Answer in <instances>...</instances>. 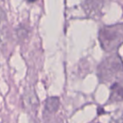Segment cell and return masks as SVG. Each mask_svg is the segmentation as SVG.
Wrapping results in <instances>:
<instances>
[{"label": "cell", "mask_w": 123, "mask_h": 123, "mask_svg": "<svg viewBox=\"0 0 123 123\" xmlns=\"http://www.w3.org/2000/svg\"><path fill=\"white\" fill-rule=\"evenodd\" d=\"M99 40L107 51L117 48L123 42V24L104 27L99 33Z\"/></svg>", "instance_id": "obj_1"}, {"label": "cell", "mask_w": 123, "mask_h": 123, "mask_svg": "<svg viewBox=\"0 0 123 123\" xmlns=\"http://www.w3.org/2000/svg\"><path fill=\"white\" fill-rule=\"evenodd\" d=\"M7 35V20L4 12L0 9V45L3 43Z\"/></svg>", "instance_id": "obj_2"}, {"label": "cell", "mask_w": 123, "mask_h": 123, "mask_svg": "<svg viewBox=\"0 0 123 123\" xmlns=\"http://www.w3.org/2000/svg\"><path fill=\"white\" fill-rule=\"evenodd\" d=\"M59 108V99L58 98H49L45 104V110L49 113L55 112Z\"/></svg>", "instance_id": "obj_3"}, {"label": "cell", "mask_w": 123, "mask_h": 123, "mask_svg": "<svg viewBox=\"0 0 123 123\" xmlns=\"http://www.w3.org/2000/svg\"><path fill=\"white\" fill-rule=\"evenodd\" d=\"M111 89H112L111 98H114L116 101H119V100L123 99V89L118 85H114Z\"/></svg>", "instance_id": "obj_4"}, {"label": "cell", "mask_w": 123, "mask_h": 123, "mask_svg": "<svg viewBox=\"0 0 123 123\" xmlns=\"http://www.w3.org/2000/svg\"><path fill=\"white\" fill-rule=\"evenodd\" d=\"M26 1H28V2H35V1H37V0H26Z\"/></svg>", "instance_id": "obj_5"}]
</instances>
